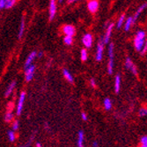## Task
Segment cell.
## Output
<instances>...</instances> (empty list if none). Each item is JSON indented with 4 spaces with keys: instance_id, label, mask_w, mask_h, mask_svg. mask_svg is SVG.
<instances>
[{
    "instance_id": "1",
    "label": "cell",
    "mask_w": 147,
    "mask_h": 147,
    "mask_svg": "<svg viewBox=\"0 0 147 147\" xmlns=\"http://www.w3.org/2000/svg\"><path fill=\"white\" fill-rule=\"evenodd\" d=\"M145 42V33L144 31H138L134 39V46L137 51L141 52V50L144 48Z\"/></svg>"
},
{
    "instance_id": "34",
    "label": "cell",
    "mask_w": 147,
    "mask_h": 147,
    "mask_svg": "<svg viewBox=\"0 0 147 147\" xmlns=\"http://www.w3.org/2000/svg\"><path fill=\"white\" fill-rule=\"evenodd\" d=\"M76 1H79V0H68V4H71V3H74Z\"/></svg>"
},
{
    "instance_id": "19",
    "label": "cell",
    "mask_w": 147,
    "mask_h": 147,
    "mask_svg": "<svg viewBox=\"0 0 147 147\" xmlns=\"http://www.w3.org/2000/svg\"><path fill=\"white\" fill-rule=\"evenodd\" d=\"M104 108L106 110H110L112 109V101L110 99L106 98L104 100Z\"/></svg>"
},
{
    "instance_id": "29",
    "label": "cell",
    "mask_w": 147,
    "mask_h": 147,
    "mask_svg": "<svg viewBox=\"0 0 147 147\" xmlns=\"http://www.w3.org/2000/svg\"><path fill=\"white\" fill-rule=\"evenodd\" d=\"M145 115H147V109H141L139 110V116L143 117Z\"/></svg>"
},
{
    "instance_id": "10",
    "label": "cell",
    "mask_w": 147,
    "mask_h": 147,
    "mask_svg": "<svg viewBox=\"0 0 147 147\" xmlns=\"http://www.w3.org/2000/svg\"><path fill=\"white\" fill-rule=\"evenodd\" d=\"M82 42L86 48H87V49L91 48L92 45V42H93L92 35L91 34H86L82 38Z\"/></svg>"
},
{
    "instance_id": "18",
    "label": "cell",
    "mask_w": 147,
    "mask_h": 147,
    "mask_svg": "<svg viewBox=\"0 0 147 147\" xmlns=\"http://www.w3.org/2000/svg\"><path fill=\"white\" fill-rule=\"evenodd\" d=\"M17 0H5V9H11L14 6Z\"/></svg>"
},
{
    "instance_id": "36",
    "label": "cell",
    "mask_w": 147,
    "mask_h": 147,
    "mask_svg": "<svg viewBox=\"0 0 147 147\" xmlns=\"http://www.w3.org/2000/svg\"><path fill=\"white\" fill-rule=\"evenodd\" d=\"M36 147H42L41 143H36Z\"/></svg>"
},
{
    "instance_id": "30",
    "label": "cell",
    "mask_w": 147,
    "mask_h": 147,
    "mask_svg": "<svg viewBox=\"0 0 147 147\" xmlns=\"http://www.w3.org/2000/svg\"><path fill=\"white\" fill-rule=\"evenodd\" d=\"M90 84L92 87H95L96 86V82H95V79L94 78H92L90 79Z\"/></svg>"
},
{
    "instance_id": "39",
    "label": "cell",
    "mask_w": 147,
    "mask_h": 147,
    "mask_svg": "<svg viewBox=\"0 0 147 147\" xmlns=\"http://www.w3.org/2000/svg\"><path fill=\"white\" fill-rule=\"evenodd\" d=\"M142 147H147V146H142Z\"/></svg>"
},
{
    "instance_id": "31",
    "label": "cell",
    "mask_w": 147,
    "mask_h": 147,
    "mask_svg": "<svg viewBox=\"0 0 147 147\" xmlns=\"http://www.w3.org/2000/svg\"><path fill=\"white\" fill-rule=\"evenodd\" d=\"M81 118H82L83 121H86V120H87V115L85 112H82L81 113Z\"/></svg>"
},
{
    "instance_id": "32",
    "label": "cell",
    "mask_w": 147,
    "mask_h": 147,
    "mask_svg": "<svg viewBox=\"0 0 147 147\" xmlns=\"http://www.w3.org/2000/svg\"><path fill=\"white\" fill-rule=\"evenodd\" d=\"M5 8V0H0V11Z\"/></svg>"
},
{
    "instance_id": "28",
    "label": "cell",
    "mask_w": 147,
    "mask_h": 147,
    "mask_svg": "<svg viewBox=\"0 0 147 147\" xmlns=\"http://www.w3.org/2000/svg\"><path fill=\"white\" fill-rule=\"evenodd\" d=\"M19 126H20V123H19L18 121L13 122V123H12V130H13V131H16V130L19 129Z\"/></svg>"
},
{
    "instance_id": "14",
    "label": "cell",
    "mask_w": 147,
    "mask_h": 147,
    "mask_svg": "<svg viewBox=\"0 0 147 147\" xmlns=\"http://www.w3.org/2000/svg\"><path fill=\"white\" fill-rule=\"evenodd\" d=\"M121 84H122V79H121V76L120 75H116L115 78V85H114V88L116 93L119 92L120 89H121Z\"/></svg>"
},
{
    "instance_id": "3",
    "label": "cell",
    "mask_w": 147,
    "mask_h": 147,
    "mask_svg": "<svg viewBox=\"0 0 147 147\" xmlns=\"http://www.w3.org/2000/svg\"><path fill=\"white\" fill-rule=\"evenodd\" d=\"M25 100H26V92H22L20 93V98H19V100H18V104H17V108H16V114H17V115H20L22 111H23Z\"/></svg>"
},
{
    "instance_id": "8",
    "label": "cell",
    "mask_w": 147,
    "mask_h": 147,
    "mask_svg": "<svg viewBox=\"0 0 147 147\" xmlns=\"http://www.w3.org/2000/svg\"><path fill=\"white\" fill-rule=\"evenodd\" d=\"M63 33L65 34V36H71L73 37V35L76 33L75 28L71 25H64L63 26Z\"/></svg>"
},
{
    "instance_id": "26",
    "label": "cell",
    "mask_w": 147,
    "mask_h": 147,
    "mask_svg": "<svg viewBox=\"0 0 147 147\" xmlns=\"http://www.w3.org/2000/svg\"><path fill=\"white\" fill-rule=\"evenodd\" d=\"M124 19H125V16L124 15H122L121 17H120L118 22H117V28H121V26H123V21H124Z\"/></svg>"
},
{
    "instance_id": "25",
    "label": "cell",
    "mask_w": 147,
    "mask_h": 147,
    "mask_svg": "<svg viewBox=\"0 0 147 147\" xmlns=\"http://www.w3.org/2000/svg\"><path fill=\"white\" fill-rule=\"evenodd\" d=\"M13 120V114L11 112H7L5 115V121L6 123H10Z\"/></svg>"
},
{
    "instance_id": "4",
    "label": "cell",
    "mask_w": 147,
    "mask_h": 147,
    "mask_svg": "<svg viewBox=\"0 0 147 147\" xmlns=\"http://www.w3.org/2000/svg\"><path fill=\"white\" fill-rule=\"evenodd\" d=\"M103 50H104V42H103V38L101 37L99 40V42H98V45H97L96 56H95L96 61H98V62L101 61L102 57H103Z\"/></svg>"
},
{
    "instance_id": "6",
    "label": "cell",
    "mask_w": 147,
    "mask_h": 147,
    "mask_svg": "<svg viewBox=\"0 0 147 147\" xmlns=\"http://www.w3.org/2000/svg\"><path fill=\"white\" fill-rule=\"evenodd\" d=\"M125 68L127 70H129L135 76L138 75V69H137V66L133 63L132 60L129 58V57H127L126 60H125Z\"/></svg>"
},
{
    "instance_id": "5",
    "label": "cell",
    "mask_w": 147,
    "mask_h": 147,
    "mask_svg": "<svg viewBox=\"0 0 147 147\" xmlns=\"http://www.w3.org/2000/svg\"><path fill=\"white\" fill-rule=\"evenodd\" d=\"M25 79L26 82H30L34 78V71H35V66L34 65H30L29 67L25 69Z\"/></svg>"
},
{
    "instance_id": "11",
    "label": "cell",
    "mask_w": 147,
    "mask_h": 147,
    "mask_svg": "<svg viewBox=\"0 0 147 147\" xmlns=\"http://www.w3.org/2000/svg\"><path fill=\"white\" fill-rule=\"evenodd\" d=\"M87 8L90 11V12L94 13L97 11L98 8H99V2L98 0H90L87 4Z\"/></svg>"
},
{
    "instance_id": "16",
    "label": "cell",
    "mask_w": 147,
    "mask_h": 147,
    "mask_svg": "<svg viewBox=\"0 0 147 147\" xmlns=\"http://www.w3.org/2000/svg\"><path fill=\"white\" fill-rule=\"evenodd\" d=\"M63 75L64 78H65L66 80H67L68 82H70V83H73L74 78H73V77H72L71 73L68 70L63 69Z\"/></svg>"
},
{
    "instance_id": "12",
    "label": "cell",
    "mask_w": 147,
    "mask_h": 147,
    "mask_svg": "<svg viewBox=\"0 0 147 147\" xmlns=\"http://www.w3.org/2000/svg\"><path fill=\"white\" fill-rule=\"evenodd\" d=\"M36 56H37V52L36 51H33V52L30 53V54L28 55V58H26V62H25V65H24V68L25 69L29 67L30 65H32V63L35 59Z\"/></svg>"
},
{
    "instance_id": "17",
    "label": "cell",
    "mask_w": 147,
    "mask_h": 147,
    "mask_svg": "<svg viewBox=\"0 0 147 147\" xmlns=\"http://www.w3.org/2000/svg\"><path fill=\"white\" fill-rule=\"evenodd\" d=\"M147 6V3H144V5H142L138 9V11H137V12H136V14H135V16L132 18V20H133V23H135L136 22V20H138V16L140 15V13L145 9V7Z\"/></svg>"
},
{
    "instance_id": "37",
    "label": "cell",
    "mask_w": 147,
    "mask_h": 147,
    "mask_svg": "<svg viewBox=\"0 0 147 147\" xmlns=\"http://www.w3.org/2000/svg\"><path fill=\"white\" fill-rule=\"evenodd\" d=\"M59 2L61 3V2H63V0H59Z\"/></svg>"
},
{
    "instance_id": "23",
    "label": "cell",
    "mask_w": 147,
    "mask_h": 147,
    "mask_svg": "<svg viewBox=\"0 0 147 147\" xmlns=\"http://www.w3.org/2000/svg\"><path fill=\"white\" fill-rule=\"evenodd\" d=\"M7 136H8V139H9L11 142H14V141H15V139H16L15 131H13V130H10V131H8Z\"/></svg>"
},
{
    "instance_id": "22",
    "label": "cell",
    "mask_w": 147,
    "mask_h": 147,
    "mask_svg": "<svg viewBox=\"0 0 147 147\" xmlns=\"http://www.w3.org/2000/svg\"><path fill=\"white\" fill-rule=\"evenodd\" d=\"M80 58L83 62H86L88 58V54H87V50L86 49H83L80 52Z\"/></svg>"
},
{
    "instance_id": "20",
    "label": "cell",
    "mask_w": 147,
    "mask_h": 147,
    "mask_svg": "<svg viewBox=\"0 0 147 147\" xmlns=\"http://www.w3.org/2000/svg\"><path fill=\"white\" fill-rule=\"evenodd\" d=\"M24 30H25V20L24 18H22L21 22H20V31H19V39H20L23 36Z\"/></svg>"
},
{
    "instance_id": "15",
    "label": "cell",
    "mask_w": 147,
    "mask_h": 147,
    "mask_svg": "<svg viewBox=\"0 0 147 147\" xmlns=\"http://www.w3.org/2000/svg\"><path fill=\"white\" fill-rule=\"evenodd\" d=\"M15 86H16V81H12L8 86H7V88H6V90H5V97H8V96H10L11 94V92L14 91V89H15Z\"/></svg>"
},
{
    "instance_id": "38",
    "label": "cell",
    "mask_w": 147,
    "mask_h": 147,
    "mask_svg": "<svg viewBox=\"0 0 147 147\" xmlns=\"http://www.w3.org/2000/svg\"><path fill=\"white\" fill-rule=\"evenodd\" d=\"M146 49H147V42H146Z\"/></svg>"
},
{
    "instance_id": "33",
    "label": "cell",
    "mask_w": 147,
    "mask_h": 147,
    "mask_svg": "<svg viewBox=\"0 0 147 147\" xmlns=\"http://www.w3.org/2000/svg\"><path fill=\"white\" fill-rule=\"evenodd\" d=\"M98 146H99V143H98V141L92 142V147H98Z\"/></svg>"
},
{
    "instance_id": "21",
    "label": "cell",
    "mask_w": 147,
    "mask_h": 147,
    "mask_svg": "<svg viewBox=\"0 0 147 147\" xmlns=\"http://www.w3.org/2000/svg\"><path fill=\"white\" fill-rule=\"evenodd\" d=\"M132 24H133L132 17H129L128 20L125 22V25H124V29H125V31H129V28H130V26H131Z\"/></svg>"
},
{
    "instance_id": "13",
    "label": "cell",
    "mask_w": 147,
    "mask_h": 147,
    "mask_svg": "<svg viewBox=\"0 0 147 147\" xmlns=\"http://www.w3.org/2000/svg\"><path fill=\"white\" fill-rule=\"evenodd\" d=\"M84 139H85L84 132L82 130L78 131V138H77V145H78V147H84Z\"/></svg>"
},
{
    "instance_id": "9",
    "label": "cell",
    "mask_w": 147,
    "mask_h": 147,
    "mask_svg": "<svg viewBox=\"0 0 147 147\" xmlns=\"http://www.w3.org/2000/svg\"><path fill=\"white\" fill-rule=\"evenodd\" d=\"M113 28H114V24L109 25L108 28H107L106 33H105L104 36L102 37L104 44H107V43L109 42V40H110V37H111V34H112V31H113Z\"/></svg>"
},
{
    "instance_id": "2",
    "label": "cell",
    "mask_w": 147,
    "mask_h": 147,
    "mask_svg": "<svg viewBox=\"0 0 147 147\" xmlns=\"http://www.w3.org/2000/svg\"><path fill=\"white\" fill-rule=\"evenodd\" d=\"M109 60L108 63V72L109 75H111L114 70V44L113 43H110L109 46Z\"/></svg>"
},
{
    "instance_id": "27",
    "label": "cell",
    "mask_w": 147,
    "mask_h": 147,
    "mask_svg": "<svg viewBox=\"0 0 147 147\" xmlns=\"http://www.w3.org/2000/svg\"><path fill=\"white\" fill-rule=\"evenodd\" d=\"M140 142H141L142 146H147V136L142 137V138H141Z\"/></svg>"
},
{
    "instance_id": "35",
    "label": "cell",
    "mask_w": 147,
    "mask_h": 147,
    "mask_svg": "<svg viewBox=\"0 0 147 147\" xmlns=\"http://www.w3.org/2000/svg\"><path fill=\"white\" fill-rule=\"evenodd\" d=\"M42 55H43V53H42V52H39L38 54H37V56H38L39 57H42Z\"/></svg>"
},
{
    "instance_id": "24",
    "label": "cell",
    "mask_w": 147,
    "mask_h": 147,
    "mask_svg": "<svg viewBox=\"0 0 147 147\" xmlns=\"http://www.w3.org/2000/svg\"><path fill=\"white\" fill-rule=\"evenodd\" d=\"M63 42H64V44L70 46V45H71L73 43V38L71 36H64Z\"/></svg>"
},
{
    "instance_id": "7",
    "label": "cell",
    "mask_w": 147,
    "mask_h": 147,
    "mask_svg": "<svg viewBox=\"0 0 147 147\" xmlns=\"http://www.w3.org/2000/svg\"><path fill=\"white\" fill-rule=\"evenodd\" d=\"M56 12H57V2L56 0H50L49 2V21L53 20L56 16Z\"/></svg>"
}]
</instances>
